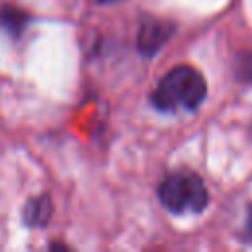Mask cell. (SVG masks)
<instances>
[{
  "label": "cell",
  "instance_id": "cell-2",
  "mask_svg": "<svg viewBox=\"0 0 252 252\" xmlns=\"http://www.w3.org/2000/svg\"><path fill=\"white\" fill-rule=\"evenodd\" d=\"M161 205L175 213H201L209 203V193L203 179L191 169H179L169 173L158 189Z\"/></svg>",
  "mask_w": 252,
  "mask_h": 252
},
{
  "label": "cell",
  "instance_id": "cell-4",
  "mask_svg": "<svg viewBox=\"0 0 252 252\" xmlns=\"http://www.w3.org/2000/svg\"><path fill=\"white\" fill-rule=\"evenodd\" d=\"M51 215H53V205H51L49 195H37V197L30 199L22 211L24 222L28 226H33V228L47 226L51 220Z\"/></svg>",
  "mask_w": 252,
  "mask_h": 252
},
{
  "label": "cell",
  "instance_id": "cell-5",
  "mask_svg": "<svg viewBox=\"0 0 252 252\" xmlns=\"http://www.w3.org/2000/svg\"><path fill=\"white\" fill-rule=\"evenodd\" d=\"M28 20H30V16L24 10H18L14 6H2L0 8V26L6 32H10L12 35H18L26 28Z\"/></svg>",
  "mask_w": 252,
  "mask_h": 252
},
{
  "label": "cell",
  "instance_id": "cell-3",
  "mask_svg": "<svg viewBox=\"0 0 252 252\" xmlns=\"http://www.w3.org/2000/svg\"><path fill=\"white\" fill-rule=\"evenodd\" d=\"M175 32V24L173 22H167V20H158L154 16H148L144 18L142 26H140V32H138V51L144 55V57H152L156 55L163 43L173 35Z\"/></svg>",
  "mask_w": 252,
  "mask_h": 252
},
{
  "label": "cell",
  "instance_id": "cell-7",
  "mask_svg": "<svg viewBox=\"0 0 252 252\" xmlns=\"http://www.w3.org/2000/svg\"><path fill=\"white\" fill-rule=\"evenodd\" d=\"M244 240L252 242V205L248 207V213H246V224H244V234H242Z\"/></svg>",
  "mask_w": 252,
  "mask_h": 252
},
{
  "label": "cell",
  "instance_id": "cell-6",
  "mask_svg": "<svg viewBox=\"0 0 252 252\" xmlns=\"http://www.w3.org/2000/svg\"><path fill=\"white\" fill-rule=\"evenodd\" d=\"M236 77L240 81L252 83V53H242L236 59Z\"/></svg>",
  "mask_w": 252,
  "mask_h": 252
},
{
  "label": "cell",
  "instance_id": "cell-1",
  "mask_svg": "<svg viewBox=\"0 0 252 252\" xmlns=\"http://www.w3.org/2000/svg\"><path fill=\"white\" fill-rule=\"evenodd\" d=\"M207 83L203 75L191 65H177L163 75L152 94L154 106L159 110H195L205 100Z\"/></svg>",
  "mask_w": 252,
  "mask_h": 252
}]
</instances>
